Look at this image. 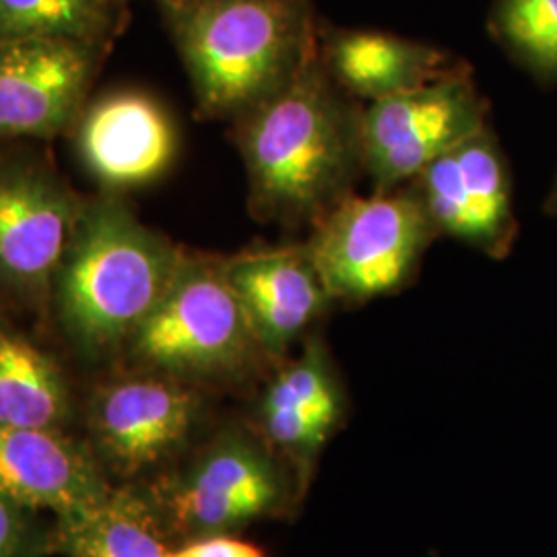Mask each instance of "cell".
<instances>
[{
    "instance_id": "obj_19",
    "label": "cell",
    "mask_w": 557,
    "mask_h": 557,
    "mask_svg": "<svg viewBox=\"0 0 557 557\" xmlns=\"http://www.w3.org/2000/svg\"><path fill=\"white\" fill-rule=\"evenodd\" d=\"M494 38L543 77H557V0H494Z\"/></svg>"
},
{
    "instance_id": "obj_14",
    "label": "cell",
    "mask_w": 557,
    "mask_h": 557,
    "mask_svg": "<svg viewBox=\"0 0 557 557\" xmlns=\"http://www.w3.org/2000/svg\"><path fill=\"white\" fill-rule=\"evenodd\" d=\"M114 485L89 444L62 430L0 425V494L54 518L87 512Z\"/></svg>"
},
{
    "instance_id": "obj_9",
    "label": "cell",
    "mask_w": 557,
    "mask_h": 557,
    "mask_svg": "<svg viewBox=\"0 0 557 557\" xmlns=\"http://www.w3.org/2000/svg\"><path fill=\"white\" fill-rule=\"evenodd\" d=\"M438 238L504 259L517 238L508 170L490 126L458 143L405 184Z\"/></svg>"
},
{
    "instance_id": "obj_5",
    "label": "cell",
    "mask_w": 557,
    "mask_h": 557,
    "mask_svg": "<svg viewBox=\"0 0 557 557\" xmlns=\"http://www.w3.org/2000/svg\"><path fill=\"white\" fill-rule=\"evenodd\" d=\"M143 494L168 537L193 541L234 535L257 520L278 517L301 492L289 467L250 425H244L220 432Z\"/></svg>"
},
{
    "instance_id": "obj_21",
    "label": "cell",
    "mask_w": 557,
    "mask_h": 557,
    "mask_svg": "<svg viewBox=\"0 0 557 557\" xmlns=\"http://www.w3.org/2000/svg\"><path fill=\"white\" fill-rule=\"evenodd\" d=\"M54 522L0 494V557L54 556Z\"/></svg>"
},
{
    "instance_id": "obj_7",
    "label": "cell",
    "mask_w": 557,
    "mask_h": 557,
    "mask_svg": "<svg viewBox=\"0 0 557 557\" xmlns=\"http://www.w3.org/2000/svg\"><path fill=\"white\" fill-rule=\"evenodd\" d=\"M485 126L487 103L460 64L418 89L363 103V174L374 193L395 190Z\"/></svg>"
},
{
    "instance_id": "obj_4",
    "label": "cell",
    "mask_w": 557,
    "mask_h": 557,
    "mask_svg": "<svg viewBox=\"0 0 557 557\" xmlns=\"http://www.w3.org/2000/svg\"><path fill=\"white\" fill-rule=\"evenodd\" d=\"M126 351L140 370L200 391L267 379L277 366L260 347L221 259L190 255Z\"/></svg>"
},
{
    "instance_id": "obj_16",
    "label": "cell",
    "mask_w": 557,
    "mask_h": 557,
    "mask_svg": "<svg viewBox=\"0 0 557 557\" xmlns=\"http://www.w3.org/2000/svg\"><path fill=\"white\" fill-rule=\"evenodd\" d=\"M320 60L338 89L359 103L418 89L465 64L423 41L358 29L322 32Z\"/></svg>"
},
{
    "instance_id": "obj_22",
    "label": "cell",
    "mask_w": 557,
    "mask_h": 557,
    "mask_svg": "<svg viewBox=\"0 0 557 557\" xmlns=\"http://www.w3.org/2000/svg\"><path fill=\"white\" fill-rule=\"evenodd\" d=\"M168 557H267L264 552L234 535H211V537L184 541L176 549H170Z\"/></svg>"
},
{
    "instance_id": "obj_11",
    "label": "cell",
    "mask_w": 557,
    "mask_h": 557,
    "mask_svg": "<svg viewBox=\"0 0 557 557\" xmlns=\"http://www.w3.org/2000/svg\"><path fill=\"white\" fill-rule=\"evenodd\" d=\"M81 207L66 186L29 165L0 170V281L27 298L54 289Z\"/></svg>"
},
{
    "instance_id": "obj_17",
    "label": "cell",
    "mask_w": 557,
    "mask_h": 557,
    "mask_svg": "<svg viewBox=\"0 0 557 557\" xmlns=\"http://www.w3.org/2000/svg\"><path fill=\"white\" fill-rule=\"evenodd\" d=\"M54 554L64 557H168V533L143 490L124 485L87 512L54 518Z\"/></svg>"
},
{
    "instance_id": "obj_12",
    "label": "cell",
    "mask_w": 557,
    "mask_h": 557,
    "mask_svg": "<svg viewBox=\"0 0 557 557\" xmlns=\"http://www.w3.org/2000/svg\"><path fill=\"white\" fill-rule=\"evenodd\" d=\"M221 264L260 347L277 363L335 306L306 242L248 250Z\"/></svg>"
},
{
    "instance_id": "obj_8",
    "label": "cell",
    "mask_w": 557,
    "mask_h": 557,
    "mask_svg": "<svg viewBox=\"0 0 557 557\" xmlns=\"http://www.w3.org/2000/svg\"><path fill=\"white\" fill-rule=\"evenodd\" d=\"M202 409L200 388L156 372L108 382L89 398V448L108 479L131 481L184 450Z\"/></svg>"
},
{
    "instance_id": "obj_23",
    "label": "cell",
    "mask_w": 557,
    "mask_h": 557,
    "mask_svg": "<svg viewBox=\"0 0 557 557\" xmlns=\"http://www.w3.org/2000/svg\"><path fill=\"white\" fill-rule=\"evenodd\" d=\"M552 209H556L557 211V184L556 190H554V197H552Z\"/></svg>"
},
{
    "instance_id": "obj_13",
    "label": "cell",
    "mask_w": 557,
    "mask_h": 557,
    "mask_svg": "<svg viewBox=\"0 0 557 557\" xmlns=\"http://www.w3.org/2000/svg\"><path fill=\"white\" fill-rule=\"evenodd\" d=\"M87 41L0 38V137L57 135L91 79Z\"/></svg>"
},
{
    "instance_id": "obj_18",
    "label": "cell",
    "mask_w": 557,
    "mask_h": 557,
    "mask_svg": "<svg viewBox=\"0 0 557 557\" xmlns=\"http://www.w3.org/2000/svg\"><path fill=\"white\" fill-rule=\"evenodd\" d=\"M69 418L71 391L59 363L0 329V425L64 432Z\"/></svg>"
},
{
    "instance_id": "obj_15",
    "label": "cell",
    "mask_w": 557,
    "mask_h": 557,
    "mask_svg": "<svg viewBox=\"0 0 557 557\" xmlns=\"http://www.w3.org/2000/svg\"><path fill=\"white\" fill-rule=\"evenodd\" d=\"M79 151L101 182L119 188L149 184L176 156V131L158 101L122 91L96 101L81 120Z\"/></svg>"
},
{
    "instance_id": "obj_2",
    "label": "cell",
    "mask_w": 557,
    "mask_h": 557,
    "mask_svg": "<svg viewBox=\"0 0 557 557\" xmlns=\"http://www.w3.org/2000/svg\"><path fill=\"white\" fill-rule=\"evenodd\" d=\"M186 259L119 200L85 207L54 278L64 333L94 358L126 349Z\"/></svg>"
},
{
    "instance_id": "obj_6",
    "label": "cell",
    "mask_w": 557,
    "mask_h": 557,
    "mask_svg": "<svg viewBox=\"0 0 557 557\" xmlns=\"http://www.w3.org/2000/svg\"><path fill=\"white\" fill-rule=\"evenodd\" d=\"M438 238L418 197L400 186L349 195L306 239L335 304L361 306L405 289Z\"/></svg>"
},
{
    "instance_id": "obj_1",
    "label": "cell",
    "mask_w": 557,
    "mask_h": 557,
    "mask_svg": "<svg viewBox=\"0 0 557 557\" xmlns=\"http://www.w3.org/2000/svg\"><path fill=\"white\" fill-rule=\"evenodd\" d=\"M363 103L326 73L319 54L277 94L236 119L250 209L264 223L312 230L363 174Z\"/></svg>"
},
{
    "instance_id": "obj_10",
    "label": "cell",
    "mask_w": 557,
    "mask_h": 557,
    "mask_svg": "<svg viewBox=\"0 0 557 557\" xmlns=\"http://www.w3.org/2000/svg\"><path fill=\"white\" fill-rule=\"evenodd\" d=\"M345 409L335 361L322 337L310 333L298 356L283 359L264 379L248 425L289 467L299 492H306Z\"/></svg>"
},
{
    "instance_id": "obj_3",
    "label": "cell",
    "mask_w": 557,
    "mask_h": 557,
    "mask_svg": "<svg viewBox=\"0 0 557 557\" xmlns=\"http://www.w3.org/2000/svg\"><path fill=\"white\" fill-rule=\"evenodd\" d=\"M202 119H239L319 54L310 0H168Z\"/></svg>"
},
{
    "instance_id": "obj_20",
    "label": "cell",
    "mask_w": 557,
    "mask_h": 557,
    "mask_svg": "<svg viewBox=\"0 0 557 557\" xmlns=\"http://www.w3.org/2000/svg\"><path fill=\"white\" fill-rule=\"evenodd\" d=\"M106 25V0H0V38L91 41Z\"/></svg>"
}]
</instances>
